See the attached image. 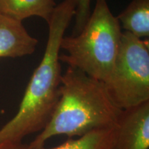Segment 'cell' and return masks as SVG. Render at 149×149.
I'll list each match as a JSON object with an SVG mask.
<instances>
[{"label":"cell","mask_w":149,"mask_h":149,"mask_svg":"<svg viewBox=\"0 0 149 149\" xmlns=\"http://www.w3.org/2000/svg\"><path fill=\"white\" fill-rule=\"evenodd\" d=\"M115 127L95 130L77 138H68L53 148L43 146L34 149H111Z\"/></svg>","instance_id":"9c48e42d"},{"label":"cell","mask_w":149,"mask_h":149,"mask_svg":"<svg viewBox=\"0 0 149 149\" xmlns=\"http://www.w3.org/2000/svg\"><path fill=\"white\" fill-rule=\"evenodd\" d=\"M77 0L56 6L48 25V36L40 64L35 70L17 113L0 128V144L20 142L40 133L51 120L59 98L61 67L59 55L64 33L75 15Z\"/></svg>","instance_id":"6da1fadb"},{"label":"cell","mask_w":149,"mask_h":149,"mask_svg":"<svg viewBox=\"0 0 149 149\" xmlns=\"http://www.w3.org/2000/svg\"><path fill=\"white\" fill-rule=\"evenodd\" d=\"M95 7L79 34L63 37L60 49L66 54L59 61L85 72L102 83L111 75L122 33L107 0H95Z\"/></svg>","instance_id":"3957f363"},{"label":"cell","mask_w":149,"mask_h":149,"mask_svg":"<svg viewBox=\"0 0 149 149\" xmlns=\"http://www.w3.org/2000/svg\"><path fill=\"white\" fill-rule=\"evenodd\" d=\"M56 6L55 0H0V13L20 22L39 17L48 24Z\"/></svg>","instance_id":"52a82bcc"},{"label":"cell","mask_w":149,"mask_h":149,"mask_svg":"<svg viewBox=\"0 0 149 149\" xmlns=\"http://www.w3.org/2000/svg\"><path fill=\"white\" fill-rule=\"evenodd\" d=\"M111 149H149V101L122 110Z\"/></svg>","instance_id":"5b68a950"},{"label":"cell","mask_w":149,"mask_h":149,"mask_svg":"<svg viewBox=\"0 0 149 149\" xmlns=\"http://www.w3.org/2000/svg\"><path fill=\"white\" fill-rule=\"evenodd\" d=\"M0 149H29L28 144L20 142H3L0 144Z\"/></svg>","instance_id":"8fae6325"},{"label":"cell","mask_w":149,"mask_h":149,"mask_svg":"<svg viewBox=\"0 0 149 149\" xmlns=\"http://www.w3.org/2000/svg\"><path fill=\"white\" fill-rule=\"evenodd\" d=\"M121 28L139 39L149 37V0H132L116 17Z\"/></svg>","instance_id":"ba28073f"},{"label":"cell","mask_w":149,"mask_h":149,"mask_svg":"<svg viewBox=\"0 0 149 149\" xmlns=\"http://www.w3.org/2000/svg\"><path fill=\"white\" fill-rule=\"evenodd\" d=\"M103 84L112 102L121 110L148 102V40L123 32L114 66Z\"/></svg>","instance_id":"277c9868"},{"label":"cell","mask_w":149,"mask_h":149,"mask_svg":"<svg viewBox=\"0 0 149 149\" xmlns=\"http://www.w3.org/2000/svg\"><path fill=\"white\" fill-rule=\"evenodd\" d=\"M122 112L112 102L103 83L68 66L61 76L59 98L51 120L28 144L29 149L43 147L57 135L73 138L115 127Z\"/></svg>","instance_id":"7a4b0ae2"},{"label":"cell","mask_w":149,"mask_h":149,"mask_svg":"<svg viewBox=\"0 0 149 149\" xmlns=\"http://www.w3.org/2000/svg\"><path fill=\"white\" fill-rule=\"evenodd\" d=\"M37 44L38 40L28 33L22 22L0 13V58L31 55Z\"/></svg>","instance_id":"8992f818"},{"label":"cell","mask_w":149,"mask_h":149,"mask_svg":"<svg viewBox=\"0 0 149 149\" xmlns=\"http://www.w3.org/2000/svg\"><path fill=\"white\" fill-rule=\"evenodd\" d=\"M91 0H77L74 15V25L72 35L75 36L81 32L91 15Z\"/></svg>","instance_id":"30bf717a"}]
</instances>
